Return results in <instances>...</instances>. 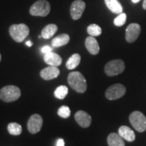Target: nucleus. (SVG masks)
I'll return each instance as SVG.
<instances>
[{
	"label": "nucleus",
	"mask_w": 146,
	"mask_h": 146,
	"mask_svg": "<svg viewBox=\"0 0 146 146\" xmlns=\"http://www.w3.org/2000/svg\"><path fill=\"white\" fill-rule=\"evenodd\" d=\"M68 83L71 88L79 94L85 93L87 90V82L83 74L78 71L70 72L68 76Z\"/></svg>",
	"instance_id": "1"
},
{
	"label": "nucleus",
	"mask_w": 146,
	"mask_h": 146,
	"mask_svg": "<svg viewBox=\"0 0 146 146\" xmlns=\"http://www.w3.org/2000/svg\"><path fill=\"white\" fill-rule=\"evenodd\" d=\"M29 27L25 24L21 23L19 25H12L9 29V33L11 37L18 43H21L29 35Z\"/></svg>",
	"instance_id": "2"
},
{
	"label": "nucleus",
	"mask_w": 146,
	"mask_h": 146,
	"mask_svg": "<svg viewBox=\"0 0 146 146\" xmlns=\"http://www.w3.org/2000/svg\"><path fill=\"white\" fill-rule=\"evenodd\" d=\"M21 96V89L14 85H7L0 89V99L4 102L16 101Z\"/></svg>",
	"instance_id": "3"
},
{
	"label": "nucleus",
	"mask_w": 146,
	"mask_h": 146,
	"mask_svg": "<svg viewBox=\"0 0 146 146\" xmlns=\"http://www.w3.org/2000/svg\"><path fill=\"white\" fill-rule=\"evenodd\" d=\"M50 4L47 0H38L32 5L29 12L32 16L45 17L50 14Z\"/></svg>",
	"instance_id": "4"
},
{
	"label": "nucleus",
	"mask_w": 146,
	"mask_h": 146,
	"mask_svg": "<svg viewBox=\"0 0 146 146\" xmlns=\"http://www.w3.org/2000/svg\"><path fill=\"white\" fill-rule=\"evenodd\" d=\"M129 122L137 131L143 133L146 130V117L139 111H134L129 115Z\"/></svg>",
	"instance_id": "5"
},
{
	"label": "nucleus",
	"mask_w": 146,
	"mask_h": 146,
	"mask_svg": "<svg viewBox=\"0 0 146 146\" xmlns=\"http://www.w3.org/2000/svg\"><path fill=\"white\" fill-rule=\"evenodd\" d=\"M125 69V62L120 59L111 60L105 66L104 70L106 75L114 76L121 74Z\"/></svg>",
	"instance_id": "6"
},
{
	"label": "nucleus",
	"mask_w": 146,
	"mask_h": 146,
	"mask_svg": "<svg viewBox=\"0 0 146 146\" xmlns=\"http://www.w3.org/2000/svg\"><path fill=\"white\" fill-rule=\"evenodd\" d=\"M126 93V88L123 85L116 83L111 85L106 91L105 96L109 100H116L122 98Z\"/></svg>",
	"instance_id": "7"
},
{
	"label": "nucleus",
	"mask_w": 146,
	"mask_h": 146,
	"mask_svg": "<svg viewBox=\"0 0 146 146\" xmlns=\"http://www.w3.org/2000/svg\"><path fill=\"white\" fill-rule=\"evenodd\" d=\"M43 125V118L38 114H33L28 120L27 129L31 134H36L39 132Z\"/></svg>",
	"instance_id": "8"
},
{
	"label": "nucleus",
	"mask_w": 146,
	"mask_h": 146,
	"mask_svg": "<svg viewBox=\"0 0 146 146\" xmlns=\"http://www.w3.org/2000/svg\"><path fill=\"white\" fill-rule=\"evenodd\" d=\"M140 33H141V27L139 24H130L126 29V40L128 43H133L137 39Z\"/></svg>",
	"instance_id": "9"
},
{
	"label": "nucleus",
	"mask_w": 146,
	"mask_h": 146,
	"mask_svg": "<svg viewBox=\"0 0 146 146\" xmlns=\"http://www.w3.org/2000/svg\"><path fill=\"white\" fill-rule=\"evenodd\" d=\"M86 4L82 0H76L72 2L70 6V15L73 20L76 21L81 18L82 14L85 11Z\"/></svg>",
	"instance_id": "10"
},
{
	"label": "nucleus",
	"mask_w": 146,
	"mask_h": 146,
	"mask_svg": "<svg viewBox=\"0 0 146 146\" xmlns=\"http://www.w3.org/2000/svg\"><path fill=\"white\" fill-rule=\"evenodd\" d=\"M74 119L80 127L87 128L91 124V117L88 113L83 110H78L74 114Z\"/></svg>",
	"instance_id": "11"
},
{
	"label": "nucleus",
	"mask_w": 146,
	"mask_h": 146,
	"mask_svg": "<svg viewBox=\"0 0 146 146\" xmlns=\"http://www.w3.org/2000/svg\"><path fill=\"white\" fill-rule=\"evenodd\" d=\"M60 74V70L57 66H50L43 68L40 72V76L45 81H50L57 78Z\"/></svg>",
	"instance_id": "12"
},
{
	"label": "nucleus",
	"mask_w": 146,
	"mask_h": 146,
	"mask_svg": "<svg viewBox=\"0 0 146 146\" xmlns=\"http://www.w3.org/2000/svg\"><path fill=\"white\" fill-rule=\"evenodd\" d=\"M43 59L47 64L52 66H59L62 62L61 56L52 52L45 54Z\"/></svg>",
	"instance_id": "13"
},
{
	"label": "nucleus",
	"mask_w": 146,
	"mask_h": 146,
	"mask_svg": "<svg viewBox=\"0 0 146 146\" xmlns=\"http://www.w3.org/2000/svg\"><path fill=\"white\" fill-rule=\"evenodd\" d=\"M85 47L88 52L92 55H97L100 52V46L98 42L94 36H89L87 37L85 42Z\"/></svg>",
	"instance_id": "14"
},
{
	"label": "nucleus",
	"mask_w": 146,
	"mask_h": 146,
	"mask_svg": "<svg viewBox=\"0 0 146 146\" xmlns=\"http://www.w3.org/2000/svg\"><path fill=\"white\" fill-rule=\"evenodd\" d=\"M118 134L122 138L129 142H133L135 139V134L131 128L123 125L118 129Z\"/></svg>",
	"instance_id": "15"
},
{
	"label": "nucleus",
	"mask_w": 146,
	"mask_h": 146,
	"mask_svg": "<svg viewBox=\"0 0 146 146\" xmlns=\"http://www.w3.org/2000/svg\"><path fill=\"white\" fill-rule=\"evenodd\" d=\"M107 142L109 146H125L123 138L116 133H110L108 136Z\"/></svg>",
	"instance_id": "16"
},
{
	"label": "nucleus",
	"mask_w": 146,
	"mask_h": 146,
	"mask_svg": "<svg viewBox=\"0 0 146 146\" xmlns=\"http://www.w3.org/2000/svg\"><path fill=\"white\" fill-rule=\"evenodd\" d=\"M70 41V36L68 34L63 33L54 38L52 41V45L54 47H60L67 45Z\"/></svg>",
	"instance_id": "17"
},
{
	"label": "nucleus",
	"mask_w": 146,
	"mask_h": 146,
	"mask_svg": "<svg viewBox=\"0 0 146 146\" xmlns=\"http://www.w3.org/2000/svg\"><path fill=\"white\" fill-rule=\"evenodd\" d=\"M105 3L113 13L120 14L123 12V6L118 0H105Z\"/></svg>",
	"instance_id": "18"
},
{
	"label": "nucleus",
	"mask_w": 146,
	"mask_h": 146,
	"mask_svg": "<svg viewBox=\"0 0 146 146\" xmlns=\"http://www.w3.org/2000/svg\"><path fill=\"white\" fill-rule=\"evenodd\" d=\"M58 27L54 24H50L45 26L41 31V36L45 39L52 38L54 34L57 32Z\"/></svg>",
	"instance_id": "19"
},
{
	"label": "nucleus",
	"mask_w": 146,
	"mask_h": 146,
	"mask_svg": "<svg viewBox=\"0 0 146 146\" xmlns=\"http://www.w3.org/2000/svg\"><path fill=\"white\" fill-rule=\"evenodd\" d=\"M81 56L78 54H74L68 58L66 63V67L68 70H72L74 69L79 65L81 62Z\"/></svg>",
	"instance_id": "20"
},
{
	"label": "nucleus",
	"mask_w": 146,
	"mask_h": 146,
	"mask_svg": "<svg viewBox=\"0 0 146 146\" xmlns=\"http://www.w3.org/2000/svg\"><path fill=\"white\" fill-rule=\"evenodd\" d=\"M68 94V87L65 85H60L54 91V96L57 99L63 100L66 97Z\"/></svg>",
	"instance_id": "21"
},
{
	"label": "nucleus",
	"mask_w": 146,
	"mask_h": 146,
	"mask_svg": "<svg viewBox=\"0 0 146 146\" xmlns=\"http://www.w3.org/2000/svg\"><path fill=\"white\" fill-rule=\"evenodd\" d=\"M8 131L12 135H20L23 131L21 125L16 123H10L8 125Z\"/></svg>",
	"instance_id": "22"
},
{
	"label": "nucleus",
	"mask_w": 146,
	"mask_h": 146,
	"mask_svg": "<svg viewBox=\"0 0 146 146\" xmlns=\"http://www.w3.org/2000/svg\"><path fill=\"white\" fill-rule=\"evenodd\" d=\"M87 31L90 36H98L102 34V31L99 25H96V24H92L87 27Z\"/></svg>",
	"instance_id": "23"
},
{
	"label": "nucleus",
	"mask_w": 146,
	"mask_h": 146,
	"mask_svg": "<svg viewBox=\"0 0 146 146\" xmlns=\"http://www.w3.org/2000/svg\"><path fill=\"white\" fill-rule=\"evenodd\" d=\"M71 114V111L68 106H62L58 109V115L63 118H68L70 117Z\"/></svg>",
	"instance_id": "24"
},
{
	"label": "nucleus",
	"mask_w": 146,
	"mask_h": 146,
	"mask_svg": "<svg viewBox=\"0 0 146 146\" xmlns=\"http://www.w3.org/2000/svg\"><path fill=\"white\" fill-rule=\"evenodd\" d=\"M127 21V15L125 13H120L118 16L114 19V24L116 27H122L125 25Z\"/></svg>",
	"instance_id": "25"
},
{
	"label": "nucleus",
	"mask_w": 146,
	"mask_h": 146,
	"mask_svg": "<svg viewBox=\"0 0 146 146\" xmlns=\"http://www.w3.org/2000/svg\"><path fill=\"white\" fill-rule=\"evenodd\" d=\"M52 47L48 46V45H45V46L43 47L41 49V52L43 54H47V53H50L52 52Z\"/></svg>",
	"instance_id": "26"
},
{
	"label": "nucleus",
	"mask_w": 146,
	"mask_h": 146,
	"mask_svg": "<svg viewBox=\"0 0 146 146\" xmlns=\"http://www.w3.org/2000/svg\"><path fill=\"white\" fill-rule=\"evenodd\" d=\"M57 146H64V141L62 139H59L57 141Z\"/></svg>",
	"instance_id": "27"
},
{
	"label": "nucleus",
	"mask_w": 146,
	"mask_h": 146,
	"mask_svg": "<svg viewBox=\"0 0 146 146\" xmlns=\"http://www.w3.org/2000/svg\"><path fill=\"white\" fill-rule=\"evenodd\" d=\"M26 45H27L28 47H31L33 45V43L31 41H27L26 42Z\"/></svg>",
	"instance_id": "28"
},
{
	"label": "nucleus",
	"mask_w": 146,
	"mask_h": 146,
	"mask_svg": "<svg viewBox=\"0 0 146 146\" xmlns=\"http://www.w3.org/2000/svg\"><path fill=\"white\" fill-rule=\"evenodd\" d=\"M143 8L144 10H146V0H144L143 3Z\"/></svg>",
	"instance_id": "29"
},
{
	"label": "nucleus",
	"mask_w": 146,
	"mask_h": 146,
	"mask_svg": "<svg viewBox=\"0 0 146 146\" xmlns=\"http://www.w3.org/2000/svg\"><path fill=\"white\" fill-rule=\"evenodd\" d=\"M139 1H141V0H132L133 3H138Z\"/></svg>",
	"instance_id": "30"
},
{
	"label": "nucleus",
	"mask_w": 146,
	"mask_h": 146,
	"mask_svg": "<svg viewBox=\"0 0 146 146\" xmlns=\"http://www.w3.org/2000/svg\"><path fill=\"white\" fill-rule=\"evenodd\" d=\"M1 55L0 54V62H1Z\"/></svg>",
	"instance_id": "31"
}]
</instances>
